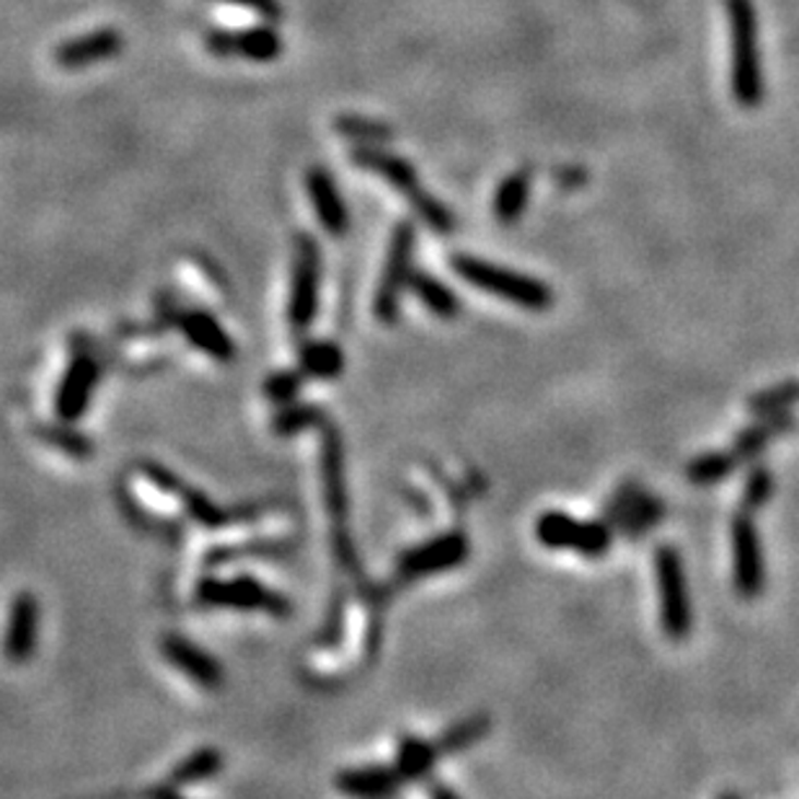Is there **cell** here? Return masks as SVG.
<instances>
[{"label": "cell", "mask_w": 799, "mask_h": 799, "mask_svg": "<svg viewBox=\"0 0 799 799\" xmlns=\"http://www.w3.org/2000/svg\"><path fill=\"white\" fill-rule=\"evenodd\" d=\"M732 47V96L740 107L763 102V65L759 52V19L753 0H727Z\"/></svg>", "instance_id": "1"}, {"label": "cell", "mask_w": 799, "mask_h": 799, "mask_svg": "<svg viewBox=\"0 0 799 799\" xmlns=\"http://www.w3.org/2000/svg\"><path fill=\"white\" fill-rule=\"evenodd\" d=\"M453 272L468 285L479 287L484 293L508 300L525 311H549L553 306V293L538 277L523 275V272L484 262L479 257L455 254L451 259Z\"/></svg>", "instance_id": "2"}, {"label": "cell", "mask_w": 799, "mask_h": 799, "mask_svg": "<svg viewBox=\"0 0 799 799\" xmlns=\"http://www.w3.org/2000/svg\"><path fill=\"white\" fill-rule=\"evenodd\" d=\"M321 432H324V451H321V472H324V497L329 517H332V546L336 562L345 567L347 572L357 574L360 564H357L355 544L349 538V497H347V479H345V448H342L339 432L332 425L321 422Z\"/></svg>", "instance_id": "3"}, {"label": "cell", "mask_w": 799, "mask_h": 799, "mask_svg": "<svg viewBox=\"0 0 799 799\" xmlns=\"http://www.w3.org/2000/svg\"><path fill=\"white\" fill-rule=\"evenodd\" d=\"M655 577L660 591V621L672 642H683L691 634V598L685 583L683 559L672 546H657Z\"/></svg>", "instance_id": "4"}, {"label": "cell", "mask_w": 799, "mask_h": 799, "mask_svg": "<svg viewBox=\"0 0 799 799\" xmlns=\"http://www.w3.org/2000/svg\"><path fill=\"white\" fill-rule=\"evenodd\" d=\"M536 538L538 544L553 551H577L587 559L606 557L613 544V533L606 523L595 521H577V517L549 510L536 521Z\"/></svg>", "instance_id": "5"}, {"label": "cell", "mask_w": 799, "mask_h": 799, "mask_svg": "<svg viewBox=\"0 0 799 799\" xmlns=\"http://www.w3.org/2000/svg\"><path fill=\"white\" fill-rule=\"evenodd\" d=\"M319 279H321V249L311 234L296 238V262H293V287L287 319L296 334H306L313 324L319 308Z\"/></svg>", "instance_id": "6"}, {"label": "cell", "mask_w": 799, "mask_h": 799, "mask_svg": "<svg viewBox=\"0 0 799 799\" xmlns=\"http://www.w3.org/2000/svg\"><path fill=\"white\" fill-rule=\"evenodd\" d=\"M200 603L213 608H238V611H266L277 619H285L290 613V603L283 595L270 591V587L257 583L254 577H234L217 580L207 577L200 583L198 591Z\"/></svg>", "instance_id": "7"}, {"label": "cell", "mask_w": 799, "mask_h": 799, "mask_svg": "<svg viewBox=\"0 0 799 799\" xmlns=\"http://www.w3.org/2000/svg\"><path fill=\"white\" fill-rule=\"evenodd\" d=\"M415 226L412 223H398L391 234L389 254H385V266L381 275V285L375 290V317L383 324H394L398 317V300H402L404 287L412 277V257H415Z\"/></svg>", "instance_id": "8"}, {"label": "cell", "mask_w": 799, "mask_h": 799, "mask_svg": "<svg viewBox=\"0 0 799 799\" xmlns=\"http://www.w3.org/2000/svg\"><path fill=\"white\" fill-rule=\"evenodd\" d=\"M732 574L742 598H759L766 587V562H763L761 536L748 510L732 521Z\"/></svg>", "instance_id": "9"}, {"label": "cell", "mask_w": 799, "mask_h": 799, "mask_svg": "<svg viewBox=\"0 0 799 799\" xmlns=\"http://www.w3.org/2000/svg\"><path fill=\"white\" fill-rule=\"evenodd\" d=\"M468 559V538L461 530H448L415 546L398 559V577L422 580L430 574L455 570Z\"/></svg>", "instance_id": "10"}, {"label": "cell", "mask_w": 799, "mask_h": 799, "mask_svg": "<svg viewBox=\"0 0 799 799\" xmlns=\"http://www.w3.org/2000/svg\"><path fill=\"white\" fill-rule=\"evenodd\" d=\"M205 45L215 58L272 62L283 55V39L272 26H251L243 32H210Z\"/></svg>", "instance_id": "11"}, {"label": "cell", "mask_w": 799, "mask_h": 799, "mask_svg": "<svg viewBox=\"0 0 799 799\" xmlns=\"http://www.w3.org/2000/svg\"><path fill=\"white\" fill-rule=\"evenodd\" d=\"M102 368L88 353H75L70 360L68 373L62 375L58 398H55V412L60 422H79L86 415L91 396H94L96 383H99Z\"/></svg>", "instance_id": "12"}, {"label": "cell", "mask_w": 799, "mask_h": 799, "mask_svg": "<svg viewBox=\"0 0 799 799\" xmlns=\"http://www.w3.org/2000/svg\"><path fill=\"white\" fill-rule=\"evenodd\" d=\"M39 640V600L32 593H19L11 603L9 627H5V657L9 663L24 665L32 660Z\"/></svg>", "instance_id": "13"}, {"label": "cell", "mask_w": 799, "mask_h": 799, "mask_svg": "<svg viewBox=\"0 0 799 799\" xmlns=\"http://www.w3.org/2000/svg\"><path fill=\"white\" fill-rule=\"evenodd\" d=\"M140 468H143V474L148 476V479L156 484V487H160L168 494L179 497V502L184 504L187 515L192 517V521L207 525V528H217V525L230 521V515L226 513V510H220L217 504L210 502L202 492H194L192 487H187V484L181 481L177 474L168 472V468L153 464V461H143Z\"/></svg>", "instance_id": "14"}, {"label": "cell", "mask_w": 799, "mask_h": 799, "mask_svg": "<svg viewBox=\"0 0 799 799\" xmlns=\"http://www.w3.org/2000/svg\"><path fill=\"white\" fill-rule=\"evenodd\" d=\"M174 324L187 336L189 345L198 347L200 353L213 357V360L226 362L236 355L234 339L207 311H177L174 313Z\"/></svg>", "instance_id": "15"}, {"label": "cell", "mask_w": 799, "mask_h": 799, "mask_svg": "<svg viewBox=\"0 0 799 799\" xmlns=\"http://www.w3.org/2000/svg\"><path fill=\"white\" fill-rule=\"evenodd\" d=\"M353 160L357 166L378 174L383 181H389V184L394 187L396 192H402L406 200H412L419 189H422L419 187L417 168L412 166L409 160L396 156V153L385 151L383 145H360V148H355Z\"/></svg>", "instance_id": "16"}, {"label": "cell", "mask_w": 799, "mask_h": 799, "mask_svg": "<svg viewBox=\"0 0 799 799\" xmlns=\"http://www.w3.org/2000/svg\"><path fill=\"white\" fill-rule=\"evenodd\" d=\"M306 187L308 194H311L313 210H317L319 215V223L324 226L326 234L345 236L349 228V210L345 205V200H342L339 189L334 184L332 174L321 166L308 168Z\"/></svg>", "instance_id": "17"}, {"label": "cell", "mask_w": 799, "mask_h": 799, "mask_svg": "<svg viewBox=\"0 0 799 799\" xmlns=\"http://www.w3.org/2000/svg\"><path fill=\"white\" fill-rule=\"evenodd\" d=\"M160 649H164V657L174 668L184 672L189 681L202 685V689H220L223 685L220 665L205 649H200L198 644L181 640V636H164Z\"/></svg>", "instance_id": "18"}, {"label": "cell", "mask_w": 799, "mask_h": 799, "mask_svg": "<svg viewBox=\"0 0 799 799\" xmlns=\"http://www.w3.org/2000/svg\"><path fill=\"white\" fill-rule=\"evenodd\" d=\"M124 39L122 34L115 29H99V32H91L86 37H75L60 45L55 50V62L68 70L75 68H88L94 62H104L117 58L122 52Z\"/></svg>", "instance_id": "19"}, {"label": "cell", "mask_w": 799, "mask_h": 799, "mask_svg": "<svg viewBox=\"0 0 799 799\" xmlns=\"http://www.w3.org/2000/svg\"><path fill=\"white\" fill-rule=\"evenodd\" d=\"M220 768H223L220 750L200 748V750H194L189 759L181 761L179 766L171 771V774H168L166 784H160V787H156V789H148V795H156V797L179 795L181 789L192 787V784L207 782L210 776H215Z\"/></svg>", "instance_id": "20"}, {"label": "cell", "mask_w": 799, "mask_h": 799, "mask_svg": "<svg viewBox=\"0 0 799 799\" xmlns=\"http://www.w3.org/2000/svg\"><path fill=\"white\" fill-rule=\"evenodd\" d=\"M402 776L394 766H362L342 771L336 776V789L349 797H389L402 787Z\"/></svg>", "instance_id": "21"}, {"label": "cell", "mask_w": 799, "mask_h": 799, "mask_svg": "<svg viewBox=\"0 0 799 799\" xmlns=\"http://www.w3.org/2000/svg\"><path fill=\"white\" fill-rule=\"evenodd\" d=\"M797 425V419L789 415V412H779V415H766L759 417V422L750 425L748 430H742L735 440L732 453L738 458V464H746V461L755 458L763 448H766L771 440L779 438V434L789 432L791 427Z\"/></svg>", "instance_id": "22"}, {"label": "cell", "mask_w": 799, "mask_h": 799, "mask_svg": "<svg viewBox=\"0 0 799 799\" xmlns=\"http://www.w3.org/2000/svg\"><path fill=\"white\" fill-rule=\"evenodd\" d=\"M298 366L303 370V375L332 381V378H339L345 373V353H342V347L336 342L311 339L303 342V347H300Z\"/></svg>", "instance_id": "23"}, {"label": "cell", "mask_w": 799, "mask_h": 799, "mask_svg": "<svg viewBox=\"0 0 799 799\" xmlns=\"http://www.w3.org/2000/svg\"><path fill=\"white\" fill-rule=\"evenodd\" d=\"M530 198V171L521 168V171L504 177V181L494 192V217L502 226H515L521 220L523 210L528 207Z\"/></svg>", "instance_id": "24"}, {"label": "cell", "mask_w": 799, "mask_h": 799, "mask_svg": "<svg viewBox=\"0 0 799 799\" xmlns=\"http://www.w3.org/2000/svg\"><path fill=\"white\" fill-rule=\"evenodd\" d=\"M440 750L434 742L419 740V738H404L398 742L396 753V774L402 776V782H417L425 779L427 774L434 768V761H438Z\"/></svg>", "instance_id": "25"}, {"label": "cell", "mask_w": 799, "mask_h": 799, "mask_svg": "<svg viewBox=\"0 0 799 799\" xmlns=\"http://www.w3.org/2000/svg\"><path fill=\"white\" fill-rule=\"evenodd\" d=\"M409 287L415 290V296L422 300V306L427 311L434 313L440 319H453L458 317L461 311V300L451 287L440 283L438 277L425 275V272H412L409 277Z\"/></svg>", "instance_id": "26"}, {"label": "cell", "mask_w": 799, "mask_h": 799, "mask_svg": "<svg viewBox=\"0 0 799 799\" xmlns=\"http://www.w3.org/2000/svg\"><path fill=\"white\" fill-rule=\"evenodd\" d=\"M735 468H738V458H735L732 451H714L704 453L699 458H693L685 474H689L691 484H699V487H709V484L725 481Z\"/></svg>", "instance_id": "27"}, {"label": "cell", "mask_w": 799, "mask_h": 799, "mask_svg": "<svg viewBox=\"0 0 799 799\" xmlns=\"http://www.w3.org/2000/svg\"><path fill=\"white\" fill-rule=\"evenodd\" d=\"M334 128L339 135L349 140H357L362 145H385L391 138H394V130L389 124L378 122V119L357 117V115H339L336 117Z\"/></svg>", "instance_id": "28"}, {"label": "cell", "mask_w": 799, "mask_h": 799, "mask_svg": "<svg viewBox=\"0 0 799 799\" xmlns=\"http://www.w3.org/2000/svg\"><path fill=\"white\" fill-rule=\"evenodd\" d=\"M799 402V381H784L771 385L766 391H759L755 396H750L748 409L753 417H766V415H779V412H789V406Z\"/></svg>", "instance_id": "29"}, {"label": "cell", "mask_w": 799, "mask_h": 799, "mask_svg": "<svg viewBox=\"0 0 799 799\" xmlns=\"http://www.w3.org/2000/svg\"><path fill=\"white\" fill-rule=\"evenodd\" d=\"M489 730H492V722H489V717L476 714V717H468L464 722H458V725H453L451 730L443 735V738L434 742V746H438L440 755L458 753V750H466V748H472L474 742H479Z\"/></svg>", "instance_id": "30"}, {"label": "cell", "mask_w": 799, "mask_h": 799, "mask_svg": "<svg viewBox=\"0 0 799 799\" xmlns=\"http://www.w3.org/2000/svg\"><path fill=\"white\" fill-rule=\"evenodd\" d=\"M41 438H45L50 445L58 448V451L73 455V458H88V455L94 453L91 440L86 438V434H81L79 430H73L70 422H62L58 427H45V430H41Z\"/></svg>", "instance_id": "31"}, {"label": "cell", "mask_w": 799, "mask_h": 799, "mask_svg": "<svg viewBox=\"0 0 799 799\" xmlns=\"http://www.w3.org/2000/svg\"><path fill=\"white\" fill-rule=\"evenodd\" d=\"M409 202H412V207H415V213L422 217V220L432 230H438V234H451V230L455 228L451 210H448L440 200H434L430 192H425V189H419V192Z\"/></svg>", "instance_id": "32"}, {"label": "cell", "mask_w": 799, "mask_h": 799, "mask_svg": "<svg viewBox=\"0 0 799 799\" xmlns=\"http://www.w3.org/2000/svg\"><path fill=\"white\" fill-rule=\"evenodd\" d=\"M324 415L317 409V406H283V412L275 417V432L277 434H296L300 430H308V427H319L324 422Z\"/></svg>", "instance_id": "33"}, {"label": "cell", "mask_w": 799, "mask_h": 799, "mask_svg": "<svg viewBox=\"0 0 799 799\" xmlns=\"http://www.w3.org/2000/svg\"><path fill=\"white\" fill-rule=\"evenodd\" d=\"M771 494H774V476H771L768 468L755 466L746 479V492H742V510L753 513V510H759L768 502Z\"/></svg>", "instance_id": "34"}, {"label": "cell", "mask_w": 799, "mask_h": 799, "mask_svg": "<svg viewBox=\"0 0 799 799\" xmlns=\"http://www.w3.org/2000/svg\"><path fill=\"white\" fill-rule=\"evenodd\" d=\"M300 385H303V370H283V373L266 378L264 394L270 402L285 406L298 396Z\"/></svg>", "instance_id": "35"}, {"label": "cell", "mask_w": 799, "mask_h": 799, "mask_svg": "<svg viewBox=\"0 0 799 799\" xmlns=\"http://www.w3.org/2000/svg\"><path fill=\"white\" fill-rule=\"evenodd\" d=\"M223 3L243 5V9L254 11L264 19H279V3H277V0H223Z\"/></svg>", "instance_id": "36"}]
</instances>
